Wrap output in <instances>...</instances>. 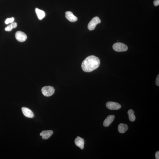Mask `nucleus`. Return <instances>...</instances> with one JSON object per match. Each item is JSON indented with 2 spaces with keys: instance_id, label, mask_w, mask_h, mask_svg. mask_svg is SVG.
<instances>
[{
  "instance_id": "6ab92c4d",
  "label": "nucleus",
  "mask_w": 159,
  "mask_h": 159,
  "mask_svg": "<svg viewBox=\"0 0 159 159\" xmlns=\"http://www.w3.org/2000/svg\"><path fill=\"white\" fill-rule=\"evenodd\" d=\"M155 157L156 159H159V151H157L155 153Z\"/></svg>"
},
{
  "instance_id": "9b49d317",
  "label": "nucleus",
  "mask_w": 159,
  "mask_h": 159,
  "mask_svg": "<svg viewBox=\"0 0 159 159\" xmlns=\"http://www.w3.org/2000/svg\"><path fill=\"white\" fill-rule=\"evenodd\" d=\"M65 14L66 18L71 22H75L77 21V17L74 15L72 12L70 11L66 12Z\"/></svg>"
},
{
  "instance_id": "f3484780",
  "label": "nucleus",
  "mask_w": 159,
  "mask_h": 159,
  "mask_svg": "<svg viewBox=\"0 0 159 159\" xmlns=\"http://www.w3.org/2000/svg\"><path fill=\"white\" fill-rule=\"evenodd\" d=\"M156 84L157 86H159V75L157 76L156 81Z\"/></svg>"
},
{
  "instance_id": "ddd939ff",
  "label": "nucleus",
  "mask_w": 159,
  "mask_h": 159,
  "mask_svg": "<svg viewBox=\"0 0 159 159\" xmlns=\"http://www.w3.org/2000/svg\"><path fill=\"white\" fill-rule=\"evenodd\" d=\"M35 12L38 17L40 20L42 19L46 16V14L43 11L40 10L37 8L35 9Z\"/></svg>"
},
{
  "instance_id": "2eb2a0df",
  "label": "nucleus",
  "mask_w": 159,
  "mask_h": 159,
  "mask_svg": "<svg viewBox=\"0 0 159 159\" xmlns=\"http://www.w3.org/2000/svg\"><path fill=\"white\" fill-rule=\"evenodd\" d=\"M17 26V23H13L6 27V28L5 29V30L7 31H10L12 30V29L16 28Z\"/></svg>"
},
{
  "instance_id": "39448f33",
  "label": "nucleus",
  "mask_w": 159,
  "mask_h": 159,
  "mask_svg": "<svg viewBox=\"0 0 159 159\" xmlns=\"http://www.w3.org/2000/svg\"><path fill=\"white\" fill-rule=\"evenodd\" d=\"M106 106L108 109L111 110H118L121 107L120 104L113 102H108L106 103Z\"/></svg>"
},
{
  "instance_id": "423d86ee",
  "label": "nucleus",
  "mask_w": 159,
  "mask_h": 159,
  "mask_svg": "<svg viewBox=\"0 0 159 159\" xmlns=\"http://www.w3.org/2000/svg\"><path fill=\"white\" fill-rule=\"evenodd\" d=\"M15 36L16 39L20 42H24L27 39V36L26 34L21 31L16 32Z\"/></svg>"
},
{
  "instance_id": "1a4fd4ad",
  "label": "nucleus",
  "mask_w": 159,
  "mask_h": 159,
  "mask_svg": "<svg viewBox=\"0 0 159 159\" xmlns=\"http://www.w3.org/2000/svg\"><path fill=\"white\" fill-rule=\"evenodd\" d=\"M115 118L113 115H110L107 117L103 123V125L105 127H107L109 126L113 122Z\"/></svg>"
},
{
  "instance_id": "f03ea898",
  "label": "nucleus",
  "mask_w": 159,
  "mask_h": 159,
  "mask_svg": "<svg viewBox=\"0 0 159 159\" xmlns=\"http://www.w3.org/2000/svg\"><path fill=\"white\" fill-rule=\"evenodd\" d=\"M113 48L115 51L118 52L126 51L128 49L126 45L121 43H115L113 45Z\"/></svg>"
},
{
  "instance_id": "20e7f679",
  "label": "nucleus",
  "mask_w": 159,
  "mask_h": 159,
  "mask_svg": "<svg viewBox=\"0 0 159 159\" xmlns=\"http://www.w3.org/2000/svg\"><path fill=\"white\" fill-rule=\"evenodd\" d=\"M101 22V20L99 17H93L88 24V29L90 30L94 29L96 25Z\"/></svg>"
},
{
  "instance_id": "f257e3e1",
  "label": "nucleus",
  "mask_w": 159,
  "mask_h": 159,
  "mask_svg": "<svg viewBox=\"0 0 159 159\" xmlns=\"http://www.w3.org/2000/svg\"><path fill=\"white\" fill-rule=\"evenodd\" d=\"M100 64V61L98 57L91 55L86 57L83 61L81 67L84 72H90L96 69Z\"/></svg>"
},
{
  "instance_id": "dca6fc26",
  "label": "nucleus",
  "mask_w": 159,
  "mask_h": 159,
  "mask_svg": "<svg viewBox=\"0 0 159 159\" xmlns=\"http://www.w3.org/2000/svg\"><path fill=\"white\" fill-rule=\"evenodd\" d=\"M14 19L13 17H12L10 18H8L5 21V24H8L10 23H12L14 21Z\"/></svg>"
},
{
  "instance_id": "a211bd4d",
  "label": "nucleus",
  "mask_w": 159,
  "mask_h": 159,
  "mask_svg": "<svg viewBox=\"0 0 159 159\" xmlns=\"http://www.w3.org/2000/svg\"><path fill=\"white\" fill-rule=\"evenodd\" d=\"M153 4L155 6H157L159 5V0H154Z\"/></svg>"
},
{
  "instance_id": "0eeeda50",
  "label": "nucleus",
  "mask_w": 159,
  "mask_h": 159,
  "mask_svg": "<svg viewBox=\"0 0 159 159\" xmlns=\"http://www.w3.org/2000/svg\"><path fill=\"white\" fill-rule=\"evenodd\" d=\"M22 110L23 114L25 116L29 118H33L34 117V115L33 112L29 108L23 107L22 108Z\"/></svg>"
},
{
  "instance_id": "9d476101",
  "label": "nucleus",
  "mask_w": 159,
  "mask_h": 159,
  "mask_svg": "<svg viewBox=\"0 0 159 159\" xmlns=\"http://www.w3.org/2000/svg\"><path fill=\"white\" fill-rule=\"evenodd\" d=\"M53 131L52 130L43 131L40 133V135L42 137L43 140H47L53 134Z\"/></svg>"
},
{
  "instance_id": "6e6552de",
  "label": "nucleus",
  "mask_w": 159,
  "mask_h": 159,
  "mask_svg": "<svg viewBox=\"0 0 159 159\" xmlns=\"http://www.w3.org/2000/svg\"><path fill=\"white\" fill-rule=\"evenodd\" d=\"M75 143L76 145L80 148L81 149H84L85 142L84 139L80 137L77 136L75 139Z\"/></svg>"
},
{
  "instance_id": "4468645a",
  "label": "nucleus",
  "mask_w": 159,
  "mask_h": 159,
  "mask_svg": "<svg viewBox=\"0 0 159 159\" xmlns=\"http://www.w3.org/2000/svg\"><path fill=\"white\" fill-rule=\"evenodd\" d=\"M128 114L129 115V119L131 122H134L135 119V117L134 115V112L132 109H130L128 111Z\"/></svg>"
},
{
  "instance_id": "7ed1b4c3",
  "label": "nucleus",
  "mask_w": 159,
  "mask_h": 159,
  "mask_svg": "<svg viewBox=\"0 0 159 159\" xmlns=\"http://www.w3.org/2000/svg\"><path fill=\"white\" fill-rule=\"evenodd\" d=\"M55 91L54 88L51 86H45L42 89V92L43 94L46 97L50 96L53 95Z\"/></svg>"
},
{
  "instance_id": "f8f14e48",
  "label": "nucleus",
  "mask_w": 159,
  "mask_h": 159,
  "mask_svg": "<svg viewBox=\"0 0 159 159\" xmlns=\"http://www.w3.org/2000/svg\"><path fill=\"white\" fill-rule=\"evenodd\" d=\"M129 127L127 124L121 123L119 124L118 126V130L119 133H123L127 131Z\"/></svg>"
}]
</instances>
